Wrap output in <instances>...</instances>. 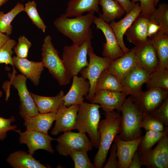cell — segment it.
I'll return each instance as SVG.
<instances>
[{"instance_id": "obj_34", "label": "cell", "mask_w": 168, "mask_h": 168, "mask_svg": "<svg viewBox=\"0 0 168 168\" xmlns=\"http://www.w3.org/2000/svg\"><path fill=\"white\" fill-rule=\"evenodd\" d=\"M150 17L158 24L159 31L168 34V5L165 3H160Z\"/></svg>"}, {"instance_id": "obj_17", "label": "cell", "mask_w": 168, "mask_h": 168, "mask_svg": "<svg viewBox=\"0 0 168 168\" xmlns=\"http://www.w3.org/2000/svg\"><path fill=\"white\" fill-rule=\"evenodd\" d=\"M138 65L134 47L123 56L112 60L106 68L121 83L126 77Z\"/></svg>"}, {"instance_id": "obj_14", "label": "cell", "mask_w": 168, "mask_h": 168, "mask_svg": "<svg viewBox=\"0 0 168 168\" xmlns=\"http://www.w3.org/2000/svg\"><path fill=\"white\" fill-rule=\"evenodd\" d=\"M150 73L137 66L122 81L121 92L126 96L134 97L139 96L143 92L142 86L147 81Z\"/></svg>"}, {"instance_id": "obj_8", "label": "cell", "mask_w": 168, "mask_h": 168, "mask_svg": "<svg viewBox=\"0 0 168 168\" xmlns=\"http://www.w3.org/2000/svg\"><path fill=\"white\" fill-rule=\"evenodd\" d=\"M88 55L89 58L88 64L83 68L80 73L81 77L86 80L87 79L90 83V91L86 98L90 102L95 94L96 85L98 78L112 60L96 55L92 46L89 49Z\"/></svg>"}, {"instance_id": "obj_43", "label": "cell", "mask_w": 168, "mask_h": 168, "mask_svg": "<svg viewBox=\"0 0 168 168\" xmlns=\"http://www.w3.org/2000/svg\"><path fill=\"white\" fill-rule=\"evenodd\" d=\"M118 159L117 154V147L115 144H112L110 154L108 160L104 168H118Z\"/></svg>"}, {"instance_id": "obj_7", "label": "cell", "mask_w": 168, "mask_h": 168, "mask_svg": "<svg viewBox=\"0 0 168 168\" xmlns=\"http://www.w3.org/2000/svg\"><path fill=\"white\" fill-rule=\"evenodd\" d=\"M11 85L17 90L20 101L19 114L22 118L35 115L39 112L26 85L27 78L21 73L14 72L8 74Z\"/></svg>"}, {"instance_id": "obj_27", "label": "cell", "mask_w": 168, "mask_h": 168, "mask_svg": "<svg viewBox=\"0 0 168 168\" xmlns=\"http://www.w3.org/2000/svg\"><path fill=\"white\" fill-rule=\"evenodd\" d=\"M6 161L14 168H46L33 155L25 151L19 150L10 154Z\"/></svg>"}, {"instance_id": "obj_16", "label": "cell", "mask_w": 168, "mask_h": 168, "mask_svg": "<svg viewBox=\"0 0 168 168\" xmlns=\"http://www.w3.org/2000/svg\"><path fill=\"white\" fill-rule=\"evenodd\" d=\"M126 96L121 92L99 90L96 91L91 103L98 104L105 112H120Z\"/></svg>"}, {"instance_id": "obj_40", "label": "cell", "mask_w": 168, "mask_h": 168, "mask_svg": "<svg viewBox=\"0 0 168 168\" xmlns=\"http://www.w3.org/2000/svg\"><path fill=\"white\" fill-rule=\"evenodd\" d=\"M161 122L165 127L168 128V98L166 99L156 109L149 114Z\"/></svg>"}, {"instance_id": "obj_18", "label": "cell", "mask_w": 168, "mask_h": 168, "mask_svg": "<svg viewBox=\"0 0 168 168\" xmlns=\"http://www.w3.org/2000/svg\"><path fill=\"white\" fill-rule=\"evenodd\" d=\"M134 47L138 66L149 73L158 68V58L151 39H148L145 43Z\"/></svg>"}, {"instance_id": "obj_45", "label": "cell", "mask_w": 168, "mask_h": 168, "mask_svg": "<svg viewBox=\"0 0 168 168\" xmlns=\"http://www.w3.org/2000/svg\"><path fill=\"white\" fill-rule=\"evenodd\" d=\"M142 165L140 160V155L137 150L133 155L128 168H141Z\"/></svg>"}, {"instance_id": "obj_24", "label": "cell", "mask_w": 168, "mask_h": 168, "mask_svg": "<svg viewBox=\"0 0 168 168\" xmlns=\"http://www.w3.org/2000/svg\"><path fill=\"white\" fill-rule=\"evenodd\" d=\"M56 113H42L31 117H24L23 125L26 129L35 130L48 134V131L55 120Z\"/></svg>"}, {"instance_id": "obj_32", "label": "cell", "mask_w": 168, "mask_h": 168, "mask_svg": "<svg viewBox=\"0 0 168 168\" xmlns=\"http://www.w3.org/2000/svg\"><path fill=\"white\" fill-rule=\"evenodd\" d=\"M24 6L20 2L9 12L5 13L0 11V32L9 36L12 33V26L11 23L16 16L24 11Z\"/></svg>"}, {"instance_id": "obj_35", "label": "cell", "mask_w": 168, "mask_h": 168, "mask_svg": "<svg viewBox=\"0 0 168 168\" xmlns=\"http://www.w3.org/2000/svg\"><path fill=\"white\" fill-rule=\"evenodd\" d=\"M24 9L33 24L44 33L47 27L38 12L36 2L34 0L28 1L25 4Z\"/></svg>"}, {"instance_id": "obj_48", "label": "cell", "mask_w": 168, "mask_h": 168, "mask_svg": "<svg viewBox=\"0 0 168 168\" xmlns=\"http://www.w3.org/2000/svg\"><path fill=\"white\" fill-rule=\"evenodd\" d=\"M160 0H154L153 3L155 7L157 6Z\"/></svg>"}, {"instance_id": "obj_28", "label": "cell", "mask_w": 168, "mask_h": 168, "mask_svg": "<svg viewBox=\"0 0 168 168\" xmlns=\"http://www.w3.org/2000/svg\"><path fill=\"white\" fill-rule=\"evenodd\" d=\"M158 59V67L168 69V34L159 31L151 37Z\"/></svg>"}, {"instance_id": "obj_12", "label": "cell", "mask_w": 168, "mask_h": 168, "mask_svg": "<svg viewBox=\"0 0 168 168\" xmlns=\"http://www.w3.org/2000/svg\"><path fill=\"white\" fill-rule=\"evenodd\" d=\"M142 166L148 168H168V134L158 142L155 147L140 155Z\"/></svg>"}, {"instance_id": "obj_26", "label": "cell", "mask_w": 168, "mask_h": 168, "mask_svg": "<svg viewBox=\"0 0 168 168\" xmlns=\"http://www.w3.org/2000/svg\"><path fill=\"white\" fill-rule=\"evenodd\" d=\"M100 0H70L64 13L68 17L82 15L85 12L99 13Z\"/></svg>"}, {"instance_id": "obj_29", "label": "cell", "mask_w": 168, "mask_h": 168, "mask_svg": "<svg viewBox=\"0 0 168 168\" xmlns=\"http://www.w3.org/2000/svg\"><path fill=\"white\" fill-rule=\"evenodd\" d=\"M99 5L103 12L102 14L99 13V15L108 23L120 18L125 13L123 7L115 0H100Z\"/></svg>"}, {"instance_id": "obj_9", "label": "cell", "mask_w": 168, "mask_h": 168, "mask_svg": "<svg viewBox=\"0 0 168 168\" xmlns=\"http://www.w3.org/2000/svg\"><path fill=\"white\" fill-rule=\"evenodd\" d=\"M56 140V149L58 153L67 156L73 152L84 151L88 152L92 149L93 146L86 133L71 131L64 132Z\"/></svg>"}, {"instance_id": "obj_22", "label": "cell", "mask_w": 168, "mask_h": 168, "mask_svg": "<svg viewBox=\"0 0 168 168\" xmlns=\"http://www.w3.org/2000/svg\"><path fill=\"white\" fill-rule=\"evenodd\" d=\"M13 66L21 74L29 79L35 86L40 83L41 74L44 70L41 62H34L26 58L12 57Z\"/></svg>"}, {"instance_id": "obj_31", "label": "cell", "mask_w": 168, "mask_h": 168, "mask_svg": "<svg viewBox=\"0 0 168 168\" xmlns=\"http://www.w3.org/2000/svg\"><path fill=\"white\" fill-rule=\"evenodd\" d=\"M145 83L148 89L158 88L168 91V69L158 67L149 74Z\"/></svg>"}, {"instance_id": "obj_25", "label": "cell", "mask_w": 168, "mask_h": 168, "mask_svg": "<svg viewBox=\"0 0 168 168\" xmlns=\"http://www.w3.org/2000/svg\"><path fill=\"white\" fill-rule=\"evenodd\" d=\"M30 92L39 113H56L59 107L63 104V98L65 94L63 90H60L54 96H43Z\"/></svg>"}, {"instance_id": "obj_2", "label": "cell", "mask_w": 168, "mask_h": 168, "mask_svg": "<svg viewBox=\"0 0 168 168\" xmlns=\"http://www.w3.org/2000/svg\"><path fill=\"white\" fill-rule=\"evenodd\" d=\"M105 117L98 125L100 142L98 151L94 158L93 164L95 168L103 167L112 143L121 130V116L119 112L114 110L105 112Z\"/></svg>"}, {"instance_id": "obj_41", "label": "cell", "mask_w": 168, "mask_h": 168, "mask_svg": "<svg viewBox=\"0 0 168 168\" xmlns=\"http://www.w3.org/2000/svg\"><path fill=\"white\" fill-rule=\"evenodd\" d=\"M13 116L9 119H6L0 116V140H4L7 136V133L9 131L13 130L17 128L16 125H11V123L15 121Z\"/></svg>"}, {"instance_id": "obj_4", "label": "cell", "mask_w": 168, "mask_h": 168, "mask_svg": "<svg viewBox=\"0 0 168 168\" xmlns=\"http://www.w3.org/2000/svg\"><path fill=\"white\" fill-rule=\"evenodd\" d=\"M121 130L119 138L129 141L142 136L141 125L144 114L135 103L133 97L125 99L121 109Z\"/></svg>"}, {"instance_id": "obj_3", "label": "cell", "mask_w": 168, "mask_h": 168, "mask_svg": "<svg viewBox=\"0 0 168 168\" xmlns=\"http://www.w3.org/2000/svg\"><path fill=\"white\" fill-rule=\"evenodd\" d=\"M98 104L84 102L78 105L75 129L79 132L87 133L93 147L98 149L100 134L98 125L100 118Z\"/></svg>"}, {"instance_id": "obj_15", "label": "cell", "mask_w": 168, "mask_h": 168, "mask_svg": "<svg viewBox=\"0 0 168 168\" xmlns=\"http://www.w3.org/2000/svg\"><path fill=\"white\" fill-rule=\"evenodd\" d=\"M78 105L67 107L63 104L59 108L56 113L55 123L51 133L56 135L62 132L75 129Z\"/></svg>"}, {"instance_id": "obj_46", "label": "cell", "mask_w": 168, "mask_h": 168, "mask_svg": "<svg viewBox=\"0 0 168 168\" xmlns=\"http://www.w3.org/2000/svg\"><path fill=\"white\" fill-rule=\"evenodd\" d=\"M123 7L125 13L128 14L135 7L136 3H133L130 0H115Z\"/></svg>"}, {"instance_id": "obj_47", "label": "cell", "mask_w": 168, "mask_h": 168, "mask_svg": "<svg viewBox=\"0 0 168 168\" xmlns=\"http://www.w3.org/2000/svg\"><path fill=\"white\" fill-rule=\"evenodd\" d=\"M10 38L9 36L0 32V49Z\"/></svg>"}, {"instance_id": "obj_44", "label": "cell", "mask_w": 168, "mask_h": 168, "mask_svg": "<svg viewBox=\"0 0 168 168\" xmlns=\"http://www.w3.org/2000/svg\"><path fill=\"white\" fill-rule=\"evenodd\" d=\"M160 27L158 23L150 17L147 25L148 36L151 37L160 30Z\"/></svg>"}, {"instance_id": "obj_10", "label": "cell", "mask_w": 168, "mask_h": 168, "mask_svg": "<svg viewBox=\"0 0 168 168\" xmlns=\"http://www.w3.org/2000/svg\"><path fill=\"white\" fill-rule=\"evenodd\" d=\"M14 131L19 134V142L26 145L28 152L30 154L33 155L35 152L39 149L45 150L51 153L54 152L51 142L52 140H56V139L51 138L48 134L33 130L26 129L22 132L20 129H16Z\"/></svg>"}, {"instance_id": "obj_5", "label": "cell", "mask_w": 168, "mask_h": 168, "mask_svg": "<svg viewBox=\"0 0 168 168\" xmlns=\"http://www.w3.org/2000/svg\"><path fill=\"white\" fill-rule=\"evenodd\" d=\"M41 62L61 86L70 83L71 77L67 70L58 50L55 48L49 35L44 38L41 47Z\"/></svg>"}, {"instance_id": "obj_36", "label": "cell", "mask_w": 168, "mask_h": 168, "mask_svg": "<svg viewBox=\"0 0 168 168\" xmlns=\"http://www.w3.org/2000/svg\"><path fill=\"white\" fill-rule=\"evenodd\" d=\"M16 44L15 40L10 38L0 49V64L13 66L12 56L14 53L13 49Z\"/></svg>"}, {"instance_id": "obj_19", "label": "cell", "mask_w": 168, "mask_h": 168, "mask_svg": "<svg viewBox=\"0 0 168 168\" xmlns=\"http://www.w3.org/2000/svg\"><path fill=\"white\" fill-rule=\"evenodd\" d=\"M71 87L68 92L63 97V105L69 107L72 105H79L84 101V96H86L90 89L88 80L82 77L73 75Z\"/></svg>"}, {"instance_id": "obj_50", "label": "cell", "mask_w": 168, "mask_h": 168, "mask_svg": "<svg viewBox=\"0 0 168 168\" xmlns=\"http://www.w3.org/2000/svg\"><path fill=\"white\" fill-rule=\"evenodd\" d=\"M23 0H22V1H23Z\"/></svg>"}, {"instance_id": "obj_49", "label": "cell", "mask_w": 168, "mask_h": 168, "mask_svg": "<svg viewBox=\"0 0 168 168\" xmlns=\"http://www.w3.org/2000/svg\"><path fill=\"white\" fill-rule=\"evenodd\" d=\"M7 1V0H0V7Z\"/></svg>"}, {"instance_id": "obj_21", "label": "cell", "mask_w": 168, "mask_h": 168, "mask_svg": "<svg viewBox=\"0 0 168 168\" xmlns=\"http://www.w3.org/2000/svg\"><path fill=\"white\" fill-rule=\"evenodd\" d=\"M142 137L124 141L120 139L118 135L115 137L113 142L117 147L118 168H128L132 156L137 150Z\"/></svg>"}, {"instance_id": "obj_23", "label": "cell", "mask_w": 168, "mask_h": 168, "mask_svg": "<svg viewBox=\"0 0 168 168\" xmlns=\"http://www.w3.org/2000/svg\"><path fill=\"white\" fill-rule=\"evenodd\" d=\"M150 17L141 13L137 17L125 34L129 42L136 46L147 41V25Z\"/></svg>"}, {"instance_id": "obj_20", "label": "cell", "mask_w": 168, "mask_h": 168, "mask_svg": "<svg viewBox=\"0 0 168 168\" xmlns=\"http://www.w3.org/2000/svg\"><path fill=\"white\" fill-rule=\"evenodd\" d=\"M141 12L140 4L136 2L134 8L125 16L117 22L113 21L109 24L116 36L118 43L124 54L130 50L125 45L123 36L127 30L130 27L134 21Z\"/></svg>"}, {"instance_id": "obj_33", "label": "cell", "mask_w": 168, "mask_h": 168, "mask_svg": "<svg viewBox=\"0 0 168 168\" xmlns=\"http://www.w3.org/2000/svg\"><path fill=\"white\" fill-rule=\"evenodd\" d=\"M137 151L141 155L152 149V147L164 135L168 134V129L163 131L154 130L146 131Z\"/></svg>"}, {"instance_id": "obj_38", "label": "cell", "mask_w": 168, "mask_h": 168, "mask_svg": "<svg viewBox=\"0 0 168 168\" xmlns=\"http://www.w3.org/2000/svg\"><path fill=\"white\" fill-rule=\"evenodd\" d=\"M141 127L144 128L146 131H163L168 129L165 127L161 122L154 118L149 114H144Z\"/></svg>"}, {"instance_id": "obj_1", "label": "cell", "mask_w": 168, "mask_h": 168, "mask_svg": "<svg viewBox=\"0 0 168 168\" xmlns=\"http://www.w3.org/2000/svg\"><path fill=\"white\" fill-rule=\"evenodd\" d=\"M94 13L88 12L74 18H69L63 13L55 19L54 24L58 31L71 40L73 44L80 46L93 38L91 26L93 23Z\"/></svg>"}, {"instance_id": "obj_11", "label": "cell", "mask_w": 168, "mask_h": 168, "mask_svg": "<svg viewBox=\"0 0 168 168\" xmlns=\"http://www.w3.org/2000/svg\"><path fill=\"white\" fill-rule=\"evenodd\" d=\"M93 23L96 28L103 33L106 42L103 44L102 55L112 60L121 57L124 53L120 47L115 35L109 24L104 21L101 16H94Z\"/></svg>"}, {"instance_id": "obj_13", "label": "cell", "mask_w": 168, "mask_h": 168, "mask_svg": "<svg viewBox=\"0 0 168 168\" xmlns=\"http://www.w3.org/2000/svg\"><path fill=\"white\" fill-rule=\"evenodd\" d=\"M168 91L160 88L148 89L134 97L135 103L144 114H149L159 107L168 98Z\"/></svg>"}, {"instance_id": "obj_30", "label": "cell", "mask_w": 168, "mask_h": 168, "mask_svg": "<svg viewBox=\"0 0 168 168\" xmlns=\"http://www.w3.org/2000/svg\"><path fill=\"white\" fill-rule=\"evenodd\" d=\"M99 90L121 92V83L114 75L106 69L102 72L97 81L95 92Z\"/></svg>"}, {"instance_id": "obj_42", "label": "cell", "mask_w": 168, "mask_h": 168, "mask_svg": "<svg viewBox=\"0 0 168 168\" xmlns=\"http://www.w3.org/2000/svg\"><path fill=\"white\" fill-rule=\"evenodd\" d=\"M131 1L133 3L140 2L141 14L150 17L156 9L154 0H131Z\"/></svg>"}, {"instance_id": "obj_37", "label": "cell", "mask_w": 168, "mask_h": 168, "mask_svg": "<svg viewBox=\"0 0 168 168\" xmlns=\"http://www.w3.org/2000/svg\"><path fill=\"white\" fill-rule=\"evenodd\" d=\"M70 156L74 161L75 168H95L91 162L86 151L74 152Z\"/></svg>"}, {"instance_id": "obj_39", "label": "cell", "mask_w": 168, "mask_h": 168, "mask_svg": "<svg viewBox=\"0 0 168 168\" xmlns=\"http://www.w3.org/2000/svg\"><path fill=\"white\" fill-rule=\"evenodd\" d=\"M31 45V42L24 35L20 36L18 43L14 48L16 56L20 58H27Z\"/></svg>"}, {"instance_id": "obj_6", "label": "cell", "mask_w": 168, "mask_h": 168, "mask_svg": "<svg viewBox=\"0 0 168 168\" xmlns=\"http://www.w3.org/2000/svg\"><path fill=\"white\" fill-rule=\"evenodd\" d=\"M91 46V40H88L80 46L72 44L63 47L61 59L71 78L77 75L83 68L88 66L87 57Z\"/></svg>"}]
</instances>
